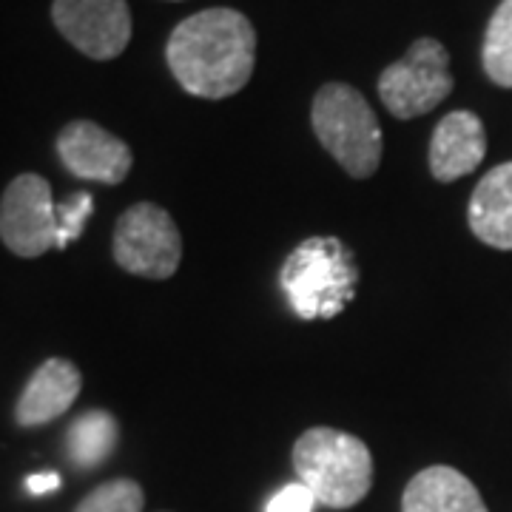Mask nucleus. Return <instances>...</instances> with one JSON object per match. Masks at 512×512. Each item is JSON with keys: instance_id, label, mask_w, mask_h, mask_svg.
I'll return each mask as SVG.
<instances>
[{"instance_id": "1", "label": "nucleus", "mask_w": 512, "mask_h": 512, "mask_svg": "<svg viewBox=\"0 0 512 512\" xmlns=\"http://www.w3.org/2000/svg\"><path fill=\"white\" fill-rule=\"evenodd\" d=\"M165 60L185 92L202 100H225L245 89L254 74V23L228 6L202 9L177 23Z\"/></svg>"}, {"instance_id": "2", "label": "nucleus", "mask_w": 512, "mask_h": 512, "mask_svg": "<svg viewBox=\"0 0 512 512\" xmlns=\"http://www.w3.org/2000/svg\"><path fill=\"white\" fill-rule=\"evenodd\" d=\"M293 470L316 504L350 510L373 487V456L367 444L333 427H311L293 444Z\"/></svg>"}, {"instance_id": "11", "label": "nucleus", "mask_w": 512, "mask_h": 512, "mask_svg": "<svg viewBox=\"0 0 512 512\" xmlns=\"http://www.w3.org/2000/svg\"><path fill=\"white\" fill-rule=\"evenodd\" d=\"M83 376L69 359H46L32 373L15 404V419L20 427H43L72 410L80 396Z\"/></svg>"}, {"instance_id": "18", "label": "nucleus", "mask_w": 512, "mask_h": 512, "mask_svg": "<svg viewBox=\"0 0 512 512\" xmlns=\"http://www.w3.org/2000/svg\"><path fill=\"white\" fill-rule=\"evenodd\" d=\"M313 507H316V498L311 490L302 481H293L268 501L265 512H313Z\"/></svg>"}, {"instance_id": "19", "label": "nucleus", "mask_w": 512, "mask_h": 512, "mask_svg": "<svg viewBox=\"0 0 512 512\" xmlns=\"http://www.w3.org/2000/svg\"><path fill=\"white\" fill-rule=\"evenodd\" d=\"M57 487H60V476L57 473H35V476L26 478V490L32 495L55 493Z\"/></svg>"}, {"instance_id": "16", "label": "nucleus", "mask_w": 512, "mask_h": 512, "mask_svg": "<svg viewBox=\"0 0 512 512\" xmlns=\"http://www.w3.org/2000/svg\"><path fill=\"white\" fill-rule=\"evenodd\" d=\"M146 495L143 487L131 478H114L94 487L74 512H143Z\"/></svg>"}, {"instance_id": "8", "label": "nucleus", "mask_w": 512, "mask_h": 512, "mask_svg": "<svg viewBox=\"0 0 512 512\" xmlns=\"http://www.w3.org/2000/svg\"><path fill=\"white\" fill-rule=\"evenodd\" d=\"M57 32L92 60H114L131 40V9L126 0H55Z\"/></svg>"}, {"instance_id": "3", "label": "nucleus", "mask_w": 512, "mask_h": 512, "mask_svg": "<svg viewBox=\"0 0 512 512\" xmlns=\"http://www.w3.org/2000/svg\"><path fill=\"white\" fill-rule=\"evenodd\" d=\"M279 285L305 322L333 319L353 302L359 268L342 239L311 237L299 242L282 262Z\"/></svg>"}, {"instance_id": "7", "label": "nucleus", "mask_w": 512, "mask_h": 512, "mask_svg": "<svg viewBox=\"0 0 512 512\" xmlns=\"http://www.w3.org/2000/svg\"><path fill=\"white\" fill-rule=\"evenodd\" d=\"M57 208L52 188L40 174H20L0 200V239L20 259H35L57 248Z\"/></svg>"}, {"instance_id": "10", "label": "nucleus", "mask_w": 512, "mask_h": 512, "mask_svg": "<svg viewBox=\"0 0 512 512\" xmlns=\"http://www.w3.org/2000/svg\"><path fill=\"white\" fill-rule=\"evenodd\" d=\"M487 157V131L473 111H450L441 117L430 140V174L439 183H456L473 174Z\"/></svg>"}, {"instance_id": "14", "label": "nucleus", "mask_w": 512, "mask_h": 512, "mask_svg": "<svg viewBox=\"0 0 512 512\" xmlns=\"http://www.w3.org/2000/svg\"><path fill=\"white\" fill-rule=\"evenodd\" d=\"M117 436L120 424L106 410H86L72 421L66 433V450L74 467L80 470H94L106 464L111 453L117 450Z\"/></svg>"}, {"instance_id": "13", "label": "nucleus", "mask_w": 512, "mask_h": 512, "mask_svg": "<svg viewBox=\"0 0 512 512\" xmlns=\"http://www.w3.org/2000/svg\"><path fill=\"white\" fill-rule=\"evenodd\" d=\"M467 220L484 245L512 251V163L495 165L481 177L470 197Z\"/></svg>"}, {"instance_id": "5", "label": "nucleus", "mask_w": 512, "mask_h": 512, "mask_svg": "<svg viewBox=\"0 0 512 512\" xmlns=\"http://www.w3.org/2000/svg\"><path fill=\"white\" fill-rule=\"evenodd\" d=\"M456 80L450 74V52L436 37H419L402 60L390 63L379 77L384 109L399 120H413L441 106Z\"/></svg>"}, {"instance_id": "17", "label": "nucleus", "mask_w": 512, "mask_h": 512, "mask_svg": "<svg viewBox=\"0 0 512 512\" xmlns=\"http://www.w3.org/2000/svg\"><path fill=\"white\" fill-rule=\"evenodd\" d=\"M92 211H94V200H92V194H86V191H77V194H72L69 200L57 208V222H60L57 251L69 248L74 239H80V234H83V225H86V220L92 217Z\"/></svg>"}, {"instance_id": "6", "label": "nucleus", "mask_w": 512, "mask_h": 512, "mask_svg": "<svg viewBox=\"0 0 512 512\" xmlns=\"http://www.w3.org/2000/svg\"><path fill=\"white\" fill-rule=\"evenodd\" d=\"M183 259V237L174 217L154 205L137 202L114 225V262L131 276L171 279Z\"/></svg>"}, {"instance_id": "9", "label": "nucleus", "mask_w": 512, "mask_h": 512, "mask_svg": "<svg viewBox=\"0 0 512 512\" xmlns=\"http://www.w3.org/2000/svg\"><path fill=\"white\" fill-rule=\"evenodd\" d=\"M60 163L77 180L103 185H120L131 171V148L92 120H74L57 134Z\"/></svg>"}, {"instance_id": "4", "label": "nucleus", "mask_w": 512, "mask_h": 512, "mask_svg": "<svg viewBox=\"0 0 512 512\" xmlns=\"http://www.w3.org/2000/svg\"><path fill=\"white\" fill-rule=\"evenodd\" d=\"M311 123L319 143L350 177H373L382 163V126L365 100L348 83H325L313 97Z\"/></svg>"}, {"instance_id": "15", "label": "nucleus", "mask_w": 512, "mask_h": 512, "mask_svg": "<svg viewBox=\"0 0 512 512\" xmlns=\"http://www.w3.org/2000/svg\"><path fill=\"white\" fill-rule=\"evenodd\" d=\"M484 72L501 89H512V0H501L484 35Z\"/></svg>"}, {"instance_id": "12", "label": "nucleus", "mask_w": 512, "mask_h": 512, "mask_svg": "<svg viewBox=\"0 0 512 512\" xmlns=\"http://www.w3.org/2000/svg\"><path fill=\"white\" fill-rule=\"evenodd\" d=\"M402 512H490L476 484L456 467L433 464L404 487Z\"/></svg>"}]
</instances>
